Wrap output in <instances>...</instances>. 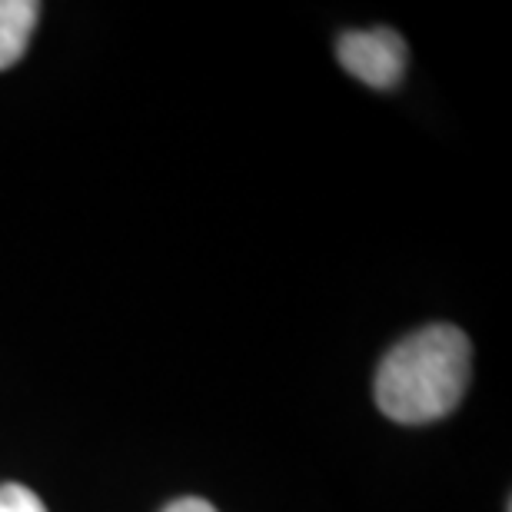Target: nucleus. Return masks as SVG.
<instances>
[{
  "label": "nucleus",
  "mask_w": 512,
  "mask_h": 512,
  "mask_svg": "<svg viewBox=\"0 0 512 512\" xmlns=\"http://www.w3.org/2000/svg\"><path fill=\"white\" fill-rule=\"evenodd\" d=\"M0 512H47L37 493H30L27 486L7 483L0 486Z\"/></svg>",
  "instance_id": "nucleus-4"
},
{
  "label": "nucleus",
  "mask_w": 512,
  "mask_h": 512,
  "mask_svg": "<svg viewBox=\"0 0 512 512\" xmlns=\"http://www.w3.org/2000/svg\"><path fill=\"white\" fill-rule=\"evenodd\" d=\"M406 40L389 27L346 30L336 40V60L366 87L393 90L406 74Z\"/></svg>",
  "instance_id": "nucleus-2"
},
{
  "label": "nucleus",
  "mask_w": 512,
  "mask_h": 512,
  "mask_svg": "<svg viewBox=\"0 0 512 512\" xmlns=\"http://www.w3.org/2000/svg\"><path fill=\"white\" fill-rule=\"evenodd\" d=\"M163 512H217V506L207 503V499H193V496H187V499H177V503H170Z\"/></svg>",
  "instance_id": "nucleus-5"
},
{
  "label": "nucleus",
  "mask_w": 512,
  "mask_h": 512,
  "mask_svg": "<svg viewBox=\"0 0 512 512\" xmlns=\"http://www.w3.org/2000/svg\"><path fill=\"white\" fill-rule=\"evenodd\" d=\"M473 376V343L453 323L409 333L376 373V403L403 426H426L463 403Z\"/></svg>",
  "instance_id": "nucleus-1"
},
{
  "label": "nucleus",
  "mask_w": 512,
  "mask_h": 512,
  "mask_svg": "<svg viewBox=\"0 0 512 512\" xmlns=\"http://www.w3.org/2000/svg\"><path fill=\"white\" fill-rule=\"evenodd\" d=\"M40 20L37 0H0V70L14 67L27 54Z\"/></svg>",
  "instance_id": "nucleus-3"
}]
</instances>
